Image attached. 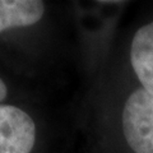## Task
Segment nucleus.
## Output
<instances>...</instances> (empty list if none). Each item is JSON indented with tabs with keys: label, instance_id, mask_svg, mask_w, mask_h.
Instances as JSON below:
<instances>
[{
	"label": "nucleus",
	"instance_id": "39448f33",
	"mask_svg": "<svg viewBox=\"0 0 153 153\" xmlns=\"http://www.w3.org/2000/svg\"><path fill=\"white\" fill-rule=\"evenodd\" d=\"M7 94H8V88H7L5 83L3 82V79L0 78V102H1L3 100H5Z\"/></svg>",
	"mask_w": 153,
	"mask_h": 153
},
{
	"label": "nucleus",
	"instance_id": "7ed1b4c3",
	"mask_svg": "<svg viewBox=\"0 0 153 153\" xmlns=\"http://www.w3.org/2000/svg\"><path fill=\"white\" fill-rule=\"evenodd\" d=\"M130 61L143 88L153 94V22L137 31L131 41Z\"/></svg>",
	"mask_w": 153,
	"mask_h": 153
},
{
	"label": "nucleus",
	"instance_id": "f257e3e1",
	"mask_svg": "<svg viewBox=\"0 0 153 153\" xmlns=\"http://www.w3.org/2000/svg\"><path fill=\"white\" fill-rule=\"evenodd\" d=\"M123 130L135 153H153V94L144 88L128 97L123 111Z\"/></svg>",
	"mask_w": 153,
	"mask_h": 153
},
{
	"label": "nucleus",
	"instance_id": "20e7f679",
	"mask_svg": "<svg viewBox=\"0 0 153 153\" xmlns=\"http://www.w3.org/2000/svg\"><path fill=\"white\" fill-rule=\"evenodd\" d=\"M44 13L45 4L40 0H0V32L32 26Z\"/></svg>",
	"mask_w": 153,
	"mask_h": 153
},
{
	"label": "nucleus",
	"instance_id": "f03ea898",
	"mask_svg": "<svg viewBox=\"0 0 153 153\" xmlns=\"http://www.w3.org/2000/svg\"><path fill=\"white\" fill-rule=\"evenodd\" d=\"M36 140L32 117L17 106L0 105V153H31Z\"/></svg>",
	"mask_w": 153,
	"mask_h": 153
}]
</instances>
